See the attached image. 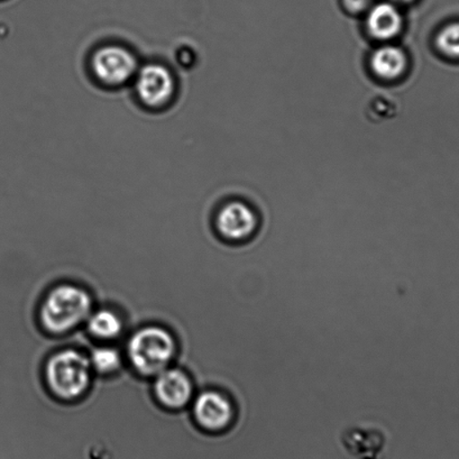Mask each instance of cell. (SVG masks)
<instances>
[{"label": "cell", "instance_id": "obj_15", "mask_svg": "<svg viewBox=\"0 0 459 459\" xmlns=\"http://www.w3.org/2000/svg\"><path fill=\"white\" fill-rule=\"evenodd\" d=\"M398 2L405 3V2H410V0H398Z\"/></svg>", "mask_w": 459, "mask_h": 459}, {"label": "cell", "instance_id": "obj_12", "mask_svg": "<svg viewBox=\"0 0 459 459\" xmlns=\"http://www.w3.org/2000/svg\"><path fill=\"white\" fill-rule=\"evenodd\" d=\"M89 360L91 368L100 374H111L122 367V356L113 347H98Z\"/></svg>", "mask_w": 459, "mask_h": 459}, {"label": "cell", "instance_id": "obj_10", "mask_svg": "<svg viewBox=\"0 0 459 459\" xmlns=\"http://www.w3.org/2000/svg\"><path fill=\"white\" fill-rule=\"evenodd\" d=\"M372 66L374 71L382 78H395L403 73L405 56L399 48L385 47L374 53Z\"/></svg>", "mask_w": 459, "mask_h": 459}, {"label": "cell", "instance_id": "obj_2", "mask_svg": "<svg viewBox=\"0 0 459 459\" xmlns=\"http://www.w3.org/2000/svg\"><path fill=\"white\" fill-rule=\"evenodd\" d=\"M176 350V341L170 333L159 326H147L128 341L127 356L138 373L154 377L168 368Z\"/></svg>", "mask_w": 459, "mask_h": 459}, {"label": "cell", "instance_id": "obj_14", "mask_svg": "<svg viewBox=\"0 0 459 459\" xmlns=\"http://www.w3.org/2000/svg\"><path fill=\"white\" fill-rule=\"evenodd\" d=\"M346 6L354 12L364 11L371 3V0H345Z\"/></svg>", "mask_w": 459, "mask_h": 459}, {"label": "cell", "instance_id": "obj_13", "mask_svg": "<svg viewBox=\"0 0 459 459\" xmlns=\"http://www.w3.org/2000/svg\"><path fill=\"white\" fill-rule=\"evenodd\" d=\"M437 44L441 52L453 57H459V23H454L441 30Z\"/></svg>", "mask_w": 459, "mask_h": 459}, {"label": "cell", "instance_id": "obj_8", "mask_svg": "<svg viewBox=\"0 0 459 459\" xmlns=\"http://www.w3.org/2000/svg\"><path fill=\"white\" fill-rule=\"evenodd\" d=\"M217 230L231 242L249 238L256 229V217L244 204L231 203L221 209L217 216Z\"/></svg>", "mask_w": 459, "mask_h": 459}, {"label": "cell", "instance_id": "obj_6", "mask_svg": "<svg viewBox=\"0 0 459 459\" xmlns=\"http://www.w3.org/2000/svg\"><path fill=\"white\" fill-rule=\"evenodd\" d=\"M135 86L138 97L146 106L159 108L171 100L176 82L166 66L152 64L137 71Z\"/></svg>", "mask_w": 459, "mask_h": 459}, {"label": "cell", "instance_id": "obj_9", "mask_svg": "<svg viewBox=\"0 0 459 459\" xmlns=\"http://www.w3.org/2000/svg\"><path fill=\"white\" fill-rule=\"evenodd\" d=\"M368 30L377 39H390L401 29V16L389 4L374 7L368 16Z\"/></svg>", "mask_w": 459, "mask_h": 459}, {"label": "cell", "instance_id": "obj_1", "mask_svg": "<svg viewBox=\"0 0 459 459\" xmlns=\"http://www.w3.org/2000/svg\"><path fill=\"white\" fill-rule=\"evenodd\" d=\"M92 300L86 290L73 284H62L51 290L42 303L39 319L48 333L62 335L91 315Z\"/></svg>", "mask_w": 459, "mask_h": 459}, {"label": "cell", "instance_id": "obj_4", "mask_svg": "<svg viewBox=\"0 0 459 459\" xmlns=\"http://www.w3.org/2000/svg\"><path fill=\"white\" fill-rule=\"evenodd\" d=\"M194 419L199 429L207 434H226L234 425V404L221 392L204 391L195 401Z\"/></svg>", "mask_w": 459, "mask_h": 459}, {"label": "cell", "instance_id": "obj_5", "mask_svg": "<svg viewBox=\"0 0 459 459\" xmlns=\"http://www.w3.org/2000/svg\"><path fill=\"white\" fill-rule=\"evenodd\" d=\"M91 68L101 82L119 86L136 75L138 65L135 56L127 48L107 46L93 55Z\"/></svg>", "mask_w": 459, "mask_h": 459}, {"label": "cell", "instance_id": "obj_11", "mask_svg": "<svg viewBox=\"0 0 459 459\" xmlns=\"http://www.w3.org/2000/svg\"><path fill=\"white\" fill-rule=\"evenodd\" d=\"M88 331L100 340H115L123 332V323L113 311L101 309L89 316Z\"/></svg>", "mask_w": 459, "mask_h": 459}, {"label": "cell", "instance_id": "obj_7", "mask_svg": "<svg viewBox=\"0 0 459 459\" xmlns=\"http://www.w3.org/2000/svg\"><path fill=\"white\" fill-rule=\"evenodd\" d=\"M154 394L166 408L181 409L193 398L194 385L181 369L166 368L158 374L154 382Z\"/></svg>", "mask_w": 459, "mask_h": 459}, {"label": "cell", "instance_id": "obj_3", "mask_svg": "<svg viewBox=\"0 0 459 459\" xmlns=\"http://www.w3.org/2000/svg\"><path fill=\"white\" fill-rule=\"evenodd\" d=\"M91 360L80 351H57L46 365L47 385L57 398L77 399L91 386Z\"/></svg>", "mask_w": 459, "mask_h": 459}]
</instances>
